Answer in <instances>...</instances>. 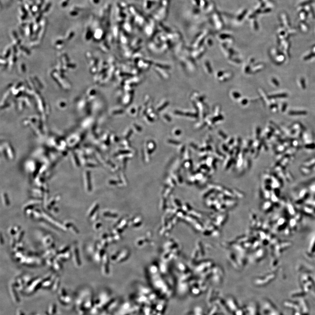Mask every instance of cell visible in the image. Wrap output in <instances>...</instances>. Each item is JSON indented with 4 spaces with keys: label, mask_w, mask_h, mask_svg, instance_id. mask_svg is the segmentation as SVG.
Listing matches in <instances>:
<instances>
[{
    "label": "cell",
    "mask_w": 315,
    "mask_h": 315,
    "mask_svg": "<svg viewBox=\"0 0 315 315\" xmlns=\"http://www.w3.org/2000/svg\"><path fill=\"white\" fill-rule=\"evenodd\" d=\"M312 2V1H311V0H310V1H308V2H304V3H302V6L303 5V6H304V5H306L309 4H308L309 3H311V2Z\"/></svg>",
    "instance_id": "6da1fadb"
}]
</instances>
